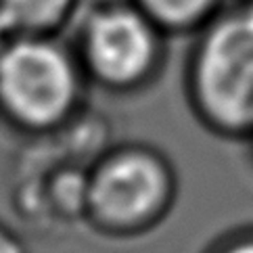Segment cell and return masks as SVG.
<instances>
[{
  "instance_id": "1",
  "label": "cell",
  "mask_w": 253,
  "mask_h": 253,
  "mask_svg": "<svg viewBox=\"0 0 253 253\" xmlns=\"http://www.w3.org/2000/svg\"><path fill=\"white\" fill-rule=\"evenodd\" d=\"M182 92L207 134L245 144L253 138V0H232L191 36Z\"/></svg>"
},
{
  "instance_id": "2",
  "label": "cell",
  "mask_w": 253,
  "mask_h": 253,
  "mask_svg": "<svg viewBox=\"0 0 253 253\" xmlns=\"http://www.w3.org/2000/svg\"><path fill=\"white\" fill-rule=\"evenodd\" d=\"M180 176L169 155L147 140L103 149L84 171L82 215L98 237L136 241L174 211Z\"/></svg>"
},
{
  "instance_id": "3",
  "label": "cell",
  "mask_w": 253,
  "mask_h": 253,
  "mask_svg": "<svg viewBox=\"0 0 253 253\" xmlns=\"http://www.w3.org/2000/svg\"><path fill=\"white\" fill-rule=\"evenodd\" d=\"M67 40L90 88L134 96L155 86L169 59V36L132 0H94Z\"/></svg>"
},
{
  "instance_id": "4",
  "label": "cell",
  "mask_w": 253,
  "mask_h": 253,
  "mask_svg": "<svg viewBox=\"0 0 253 253\" xmlns=\"http://www.w3.org/2000/svg\"><path fill=\"white\" fill-rule=\"evenodd\" d=\"M88 80L59 38H15L0 59V115L17 130L48 136L82 115Z\"/></svg>"
},
{
  "instance_id": "5",
  "label": "cell",
  "mask_w": 253,
  "mask_h": 253,
  "mask_svg": "<svg viewBox=\"0 0 253 253\" xmlns=\"http://www.w3.org/2000/svg\"><path fill=\"white\" fill-rule=\"evenodd\" d=\"M82 8L84 0H0V23L15 38H59Z\"/></svg>"
},
{
  "instance_id": "6",
  "label": "cell",
  "mask_w": 253,
  "mask_h": 253,
  "mask_svg": "<svg viewBox=\"0 0 253 253\" xmlns=\"http://www.w3.org/2000/svg\"><path fill=\"white\" fill-rule=\"evenodd\" d=\"M171 40L191 38L230 0H132Z\"/></svg>"
},
{
  "instance_id": "7",
  "label": "cell",
  "mask_w": 253,
  "mask_h": 253,
  "mask_svg": "<svg viewBox=\"0 0 253 253\" xmlns=\"http://www.w3.org/2000/svg\"><path fill=\"white\" fill-rule=\"evenodd\" d=\"M201 253H253V224H241L218 234Z\"/></svg>"
},
{
  "instance_id": "8",
  "label": "cell",
  "mask_w": 253,
  "mask_h": 253,
  "mask_svg": "<svg viewBox=\"0 0 253 253\" xmlns=\"http://www.w3.org/2000/svg\"><path fill=\"white\" fill-rule=\"evenodd\" d=\"M0 253H28V249L17 234L0 226Z\"/></svg>"
},
{
  "instance_id": "9",
  "label": "cell",
  "mask_w": 253,
  "mask_h": 253,
  "mask_svg": "<svg viewBox=\"0 0 253 253\" xmlns=\"http://www.w3.org/2000/svg\"><path fill=\"white\" fill-rule=\"evenodd\" d=\"M15 40V36L11 34V32H8L6 28H4V25L2 23H0V59H2L4 57V52H6V48L8 46H11V42Z\"/></svg>"
},
{
  "instance_id": "10",
  "label": "cell",
  "mask_w": 253,
  "mask_h": 253,
  "mask_svg": "<svg viewBox=\"0 0 253 253\" xmlns=\"http://www.w3.org/2000/svg\"><path fill=\"white\" fill-rule=\"evenodd\" d=\"M247 144H249V151H251V159H253V138H251V140H249Z\"/></svg>"
}]
</instances>
